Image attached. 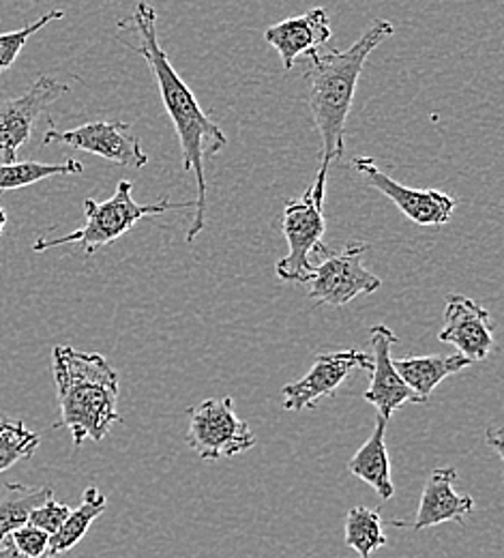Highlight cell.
<instances>
[{
    "label": "cell",
    "instance_id": "obj_1",
    "mask_svg": "<svg viewBox=\"0 0 504 558\" xmlns=\"http://www.w3.org/2000/svg\"><path fill=\"white\" fill-rule=\"evenodd\" d=\"M157 9L140 0L134 13L119 22L121 31H132L138 37V44L125 41V46L138 52L145 59L150 73L155 75L163 108L174 125L176 138L181 142L183 150V170L196 174L198 183V198L196 203V217L187 230V243L196 241V236L207 226V159L217 155L228 146V138L216 121L200 108L196 95L185 84V80L174 70L172 61L168 59L165 50L159 46L157 37Z\"/></svg>",
    "mask_w": 504,
    "mask_h": 558
},
{
    "label": "cell",
    "instance_id": "obj_23",
    "mask_svg": "<svg viewBox=\"0 0 504 558\" xmlns=\"http://www.w3.org/2000/svg\"><path fill=\"white\" fill-rule=\"evenodd\" d=\"M61 17H65V11L54 9V11L41 15L37 22H33V24L20 28V31L2 33V35H0V73H4V71L9 70V68L17 61L20 52L24 50V46L28 44V39H30L35 33H39L44 26H48L50 22L61 20Z\"/></svg>",
    "mask_w": 504,
    "mask_h": 558
},
{
    "label": "cell",
    "instance_id": "obj_3",
    "mask_svg": "<svg viewBox=\"0 0 504 558\" xmlns=\"http://www.w3.org/2000/svg\"><path fill=\"white\" fill-rule=\"evenodd\" d=\"M52 374L61 411L57 425L72 432L73 447H82L84 440H103L110 427L123 421L119 413V374L106 356L54 347Z\"/></svg>",
    "mask_w": 504,
    "mask_h": 558
},
{
    "label": "cell",
    "instance_id": "obj_11",
    "mask_svg": "<svg viewBox=\"0 0 504 558\" xmlns=\"http://www.w3.org/2000/svg\"><path fill=\"white\" fill-rule=\"evenodd\" d=\"M355 168H357L360 179L369 187H373L382 196H386L413 223L444 226L457 207L455 198H451L438 190H413V187H406V185L393 181L367 155L355 159Z\"/></svg>",
    "mask_w": 504,
    "mask_h": 558
},
{
    "label": "cell",
    "instance_id": "obj_26",
    "mask_svg": "<svg viewBox=\"0 0 504 558\" xmlns=\"http://www.w3.org/2000/svg\"><path fill=\"white\" fill-rule=\"evenodd\" d=\"M0 558H52L48 557V555H44V557H26V555H22L13 544H11V539L7 537L4 542H0Z\"/></svg>",
    "mask_w": 504,
    "mask_h": 558
},
{
    "label": "cell",
    "instance_id": "obj_13",
    "mask_svg": "<svg viewBox=\"0 0 504 558\" xmlns=\"http://www.w3.org/2000/svg\"><path fill=\"white\" fill-rule=\"evenodd\" d=\"M438 340L453 344L466 359L483 361L494 344V327L490 323V312L475 299L464 294H453L444 310V327Z\"/></svg>",
    "mask_w": 504,
    "mask_h": 558
},
{
    "label": "cell",
    "instance_id": "obj_16",
    "mask_svg": "<svg viewBox=\"0 0 504 558\" xmlns=\"http://www.w3.org/2000/svg\"><path fill=\"white\" fill-rule=\"evenodd\" d=\"M472 361L464 354H428V356H404L393 359V365L402 380L413 389L421 404H426L433 389L448 376L466 369Z\"/></svg>",
    "mask_w": 504,
    "mask_h": 558
},
{
    "label": "cell",
    "instance_id": "obj_5",
    "mask_svg": "<svg viewBox=\"0 0 504 558\" xmlns=\"http://www.w3.org/2000/svg\"><path fill=\"white\" fill-rule=\"evenodd\" d=\"M369 252V245L362 241H351L342 252H331L324 247L318 252L311 278L307 283L309 299L316 305L324 307H344L360 294H371L382 286V279L362 267V256Z\"/></svg>",
    "mask_w": 504,
    "mask_h": 558
},
{
    "label": "cell",
    "instance_id": "obj_24",
    "mask_svg": "<svg viewBox=\"0 0 504 558\" xmlns=\"http://www.w3.org/2000/svg\"><path fill=\"white\" fill-rule=\"evenodd\" d=\"M70 511L72 509L67 505H63L54 496H50L39 507L33 509V513L28 518V524L46 531L48 535H54L61 529V524L65 522V518L70 515Z\"/></svg>",
    "mask_w": 504,
    "mask_h": 558
},
{
    "label": "cell",
    "instance_id": "obj_7",
    "mask_svg": "<svg viewBox=\"0 0 504 558\" xmlns=\"http://www.w3.org/2000/svg\"><path fill=\"white\" fill-rule=\"evenodd\" d=\"M187 417V442L200 460L217 462L249 451L256 445V436L247 421L234 413L232 396L209 398L202 404L192 407Z\"/></svg>",
    "mask_w": 504,
    "mask_h": 558
},
{
    "label": "cell",
    "instance_id": "obj_10",
    "mask_svg": "<svg viewBox=\"0 0 504 558\" xmlns=\"http://www.w3.org/2000/svg\"><path fill=\"white\" fill-rule=\"evenodd\" d=\"M54 142L99 155L108 161L136 170L145 168L148 163V155L140 140L132 132V125L123 121H95L67 132H59L52 128L44 134V144L48 146Z\"/></svg>",
    "mask_w": 504,
    "mask_h": 558
},
{
    "label": "cell",
    "instance_id": "obj_12",
    "mask_svg": "<svg viewBox=\"0 0 504 558\" xmlns=\"http://www.w3.org/2000/svg\"><path fill=\"white\" fill-rule=\"evenodd\" d=\"M369 340H371V385L362 393L365 402L378 409V415L384 418L393 417V413L404 407V404H421L419 398L413 393V389L402 380L393 365V354L391 349L397 344V336L384 327V325H373L369 329Z\"/></svg>",
    "mask_w": 504,
    "mask_h": 558
},
{
    "label": "cell",
    "instance_id": "obj_9",
    "mask_svg": "<svg viewBox=\"0 0 504 558\" xmlns=\"http://www.w3.org/2000/svg\"><path fill=\"white\" fill-rule=\"evenodd\" d=\"M357 367L371 372L373 363L367 352L351 349L318 354L311 369L303 378L282 389V409L290 413L314 409L322 398L333 396Z\"/></svg>",
    "mask_w": 504,
    "mask_h": 558
},
{
    "label": "cell",
    "instance_id": "obj_28",
    "mask_svg": "<svg viewBox=\"0 0 504 558\" xmlns=\"http://www.w3.org/2000/svg\"><path fill=\"white\" fill-rule=\"evenodd\" d=\"M4 226H7V213L0 207V236H2V232H4Z\"/></svg>",
    "mask_w": 504,
    "mask_h": 558
},
{
    "label": "cell",
    "instance_id": "obj_8",
    "mask_svg": "<svg viewBox=\"0 0 504 558\" xmlns=\"http://www.w3.org/2000/svg\"><path fill=\"white\" fill-rule=\"evenodd\" d=\"M67 93V84L41 75L24 95L0 101V163L17 161V150L33 136L37 119Z\"/></svg>",
    "mask_w": 504,
    "mask_h": 558
},
{
    "label": "cell",
    "instance_id": "obj_21",
    "mask_svg": "<svg viewBox=\"0 0 504 558\" xmlns=\"http://www.w3.org/2000/svg\"><path fill=\"white\" fill-rule=\"evenodd\" d=\"M346 546L359 558L371 555L386 546V535L382 531V518L378 509L355 507L346 515Z\"/></svg>",
    "mask_w": 504,
    "mask_h": 558
},
{
    "label": "cell",
    "instance_id": "obj_19",
    "mask_svg": "<svg viewBox=\"0 0 504 558\" xmlns=\"http://www.w3.org/2000/svg\"><path fill=\"white\" fill-rule=\"evenodd\" d=\"M50 496H54L52 488L4 484L0 492V542H4L15 529L28 524L33 509Z\"/></svg>",
    "mask_w": 504,
    "mask_h": 558
},
{
    "label": "cell",
    "instance_id": "obj_25",
    "mask_svg": "<svg viewBox=\"0 0 504 558\" xmlns=\"http://www.w3.org/2000/svg\"><path fill=\"white\" fill-rule=\"evenodd\" d=\"M11 544L26 557H44L48 555V546H50V535L33 524H24L20 529H15L9 535Z\"/></svg>",
    "mask_w": 504,
    "mask_h": 558
},
{
    "label": "cell",
    "instance_id": "obj_20",
    "mask_svg": "<svg viewBox=\"0 0 504 558\" xmlns=\"http://www.w3.org/2000/svg\"><path fill=\"white\" fill-rule=\"evenodd\" d=\"M79 172H84V166L75 159H67L63 163H41V161L0 163V192L22 190L50 177L79 174Z\"/></svg>",
    "mask_w": 504,
    "mask_h": 558
},
{
    "label": "cell",
    "instance_id": "obj_17",
    "mask_svg": "<svg viewBox=\"0 0 504 558\" xmlns=\"http://www.w3.org/2000/svg\"><path fill=\"white\" fill-rule=\"evenodd\" d=\"M386 423L389 418L378 415L373 434L362 442L359 451L351 458L348 471L378 492L380 498L391 500L395 486L391 482V460L386 451Z\"/></svg>",
    "mask_w": 504,
    "mask_h": 558
},
{
    "label": "cell",
    "instance_id": "obj_18",
    "mask_svg": "<svg viewBox=\"0 0 504 558\" xmlns=\"http://www.w3.org/2000/svg\"><path fill=\"white\" fill-rule=\"evenodd\" d=\"M106 509H108V498L99 489L95 486L84 489L82 505L75 511H70V515L65 518L61 529L54 535H50L48 557H59V555H65V553L75 548L84 539V535L88 533L90 524Z\"/></svg>",
    "mask_w": 504,
    "mask_h": 558
},
{
    "label": "cell",
    "instance_id": "obj_4",
    "mask_svg": "<svg viewBox=\"0 0 504 558\" xmlns=\"http://www.w3.org/2000/svg\"><path fill=\"white\" fill-rule=\"evenodd\" d=\"M134 183L132 181H121L116 185V192L110 201L97 203L93 198L84 201V217L86 223L77 230H73L65 236L59 239H37L33 250L35 252H46L59 245H79L86 256L97 254L99 247L114 243L123 234H127L138 221L145 217H155L163 215L170 210L194 209L196 203H170V201H159L155 205H138L132 196Z\"/></svg>",
    "mask_w": 504,
    "mask_h": 558
},
{
    "label": "cell",
    "instance_id": "obj_6",
    "mask_svg": "<svg viewBox=\"0 0 504 558\" xmlns=\"http://www.w3.org/2000/svg\"><path fill=\"white\" fill-rule=\"evenodd\" d=\"M282 232L288 241V256L278 263V278L288 283H307L314 269L311 258L327 247L322 243L327 232L324 196L316 194L309 185L300 198L290 201L282 215Z\"/></svg>",
    "mask_w": 504,
    "mask_h": 558
},
{
    "label": "cell",
    "instance_id": "obj_22",
    "mask_svg": "<svg viewBox=\"0 0 504 558\" xmlns=\"http://www.w3.org/2000/svg\"><path fill=\"white\" fill-rule=\"evenodd\" d=\"M39 434L28 429L24 421L0 415V473L9 471L22 460H28L39 447Z\"/></svg>",
    "mask_w": 504,
    "mask_h": 558
},
{
    "label": "cell",
    "instance_id": "obj_14",
    "mask_svg": "<svg viewBox=\"0 0 504 558\" xmlns=\"http://www.w3.org/2000/svg\"><path fill=\"white\" fill-rule=\"evenodd\" d=\"M455 482H457V471L453 466L432 471L421 494L415 522L410 524V522L395 520L393 526H404L419 533L444 522H464V518L475 509V498H470L468 494H457Z\"/></svg>",
    "mask_w": 504,
    "mask_h": 558
},
{
    "label": "cell",
    "instance_id": "obj_2",
    "mask_svg": "<svg viewBox=\"0 0 504 558\" xmlns=\"http://www.w3.org/2000/svg\"><path fill=\"white\" fill-rule=\"evenodd\" d=\"M393 35L395 24L384 17H378L348 50H333L324 54L316 50L307 54L309 68L305 71L303 80L311 119L322 142L320 168L316 172V181L311 183V187L320 196L327 194L329 168L346 150V123L353 110L365 63L369 54Z\"/></svg>",
    "mask_w": 504,
    "mask_h": 558
},
{
    "label": "cell",
    "instance_id": "obj_27",
    "mask_svg": "<svg viewBox=\"0 0 504 558\" xmlns=\"http://www.w3.org/2000/svg\"><path fill=\"white\" fill-rule=\"evenodd\" d=\"M488 442H492V447L496 449V453L503 458V429H501V427L488 429Z\"/></svg>",
    "mask_w": 504,
    "mask_h": 558
},
{
    "label": "cell",
    "instance_id": "obj_15",
    "mask_svg": "<svg viewBox=\"0 0 504 558\" xmlns=\"http://www.w3.org/2000/svg\"><path fill=\"white\" fill-rule=\"evenodd\" d=\"M331 37V17L322 7L282 20L265 31V41L278 50L286 70L294 68L298 57L316 52L320 46L329 44Z\"/></svg>",
    "mask_w": 504,
    "mask_h": 558
}]
</instances>
